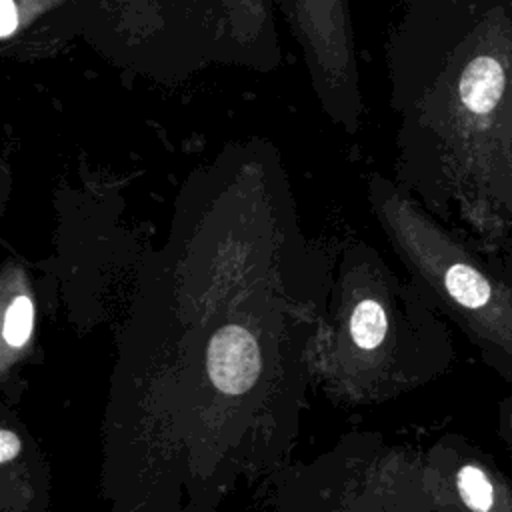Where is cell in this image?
Wrapping results in <instances>:
<instances>
[{"label": "cell", "mask_w": 512, "mask_h": 512, "mask_svg": "<svg viewBox=\"0 0 512 512\" xmlns=\"http://www.w3.org/2000/svg\"><path fill=\"white\" fill-rule=\"evenodd\" d=\"M456 490L460 502L470 510H512V490L482 464H462L456 472Z\"/></svg>", "instance_id": "1"}, {"label": "cell", "mask_w": 512, "mask_h": 512, "mask_svg": "<svg viewBox=\"0 0 512 512\" xmlns=\"http://www.w3.org/2000/svg\"><path fill=\"white\" fill-rule=\"evenodd\" d=\"M214 376L230 390H238L254 378L256 352L254 342L248 336L228 334L214 346L212 356Z\"/></svg>", "instance_id": "2"}, {"label": "cell", "mask_w": 512, "mask_h": 512, "mask_svg": "<svg viewBox=\"0 0 512 512\" xmlns=\"http://www.w3.org/2000/svg\"><path fill=\"white\" fill-rule=\"evenodd\" d=\"M506 430H508V432H506V436H508V442H510V446H512V420L506 424Z\"/></svg>", "instance_id": "7"}, {"label": "cell", "mask_w": 512, "mask_h": 512, "mask_svg": "<svg viewBox=\"0 0 512 512\" xmlns=\"http://www.w3.org/2000/svg\"><path fill=\"white\" fill-rule=\"evenodd\" d=\"M388 330V320L384 308L374 300H362L350 316V334L358 348L374 350L378 348Z\"/></svg>", "instance_id": "3"}, {"label": "cell", "mask_w": 512, "mask_h": 512, "mask_svg": "<svg viewBox=\"0 0 512 512\" xmlns=\"http://www.w3.org/2000/svg\"><path fill=\"white\" fill-rule=\"evenodd\" d=\"M32 322H34V308L28 296L20 294L12 298L4 312V326H2V338L8 348H20L30 332H32Z\"/></svg>", "instance_id": "4"}, {"label": "cell", "mask_w": 512, "mask_h": 512, "mask_svg": "<svg viewBox=\"0 0 512 512\" xmlns=\"http://www.w3.org/2000/svg\"><path fill=\"white\" fill-rule=\"evenodd\" d=\"M18 448H20L18 436H14L10 430H2L0 432V460H2V464H8L18 454Z\"/></svg>", "instance_id": "6"}, {"label": "cell", "mask_w": 512, "mask_h": 512, "mask_svg": "<svg viewBox=\"0 0 512 512\" xmlns=\"http://www.w3.org/2000/svg\"><path fill=\"white\" fill-rule=\"evenodd\" d=\"M18 26V12L14 0H0V36L8 38Z\"/></svg>", "instance_id": "5"}]
</instances>
